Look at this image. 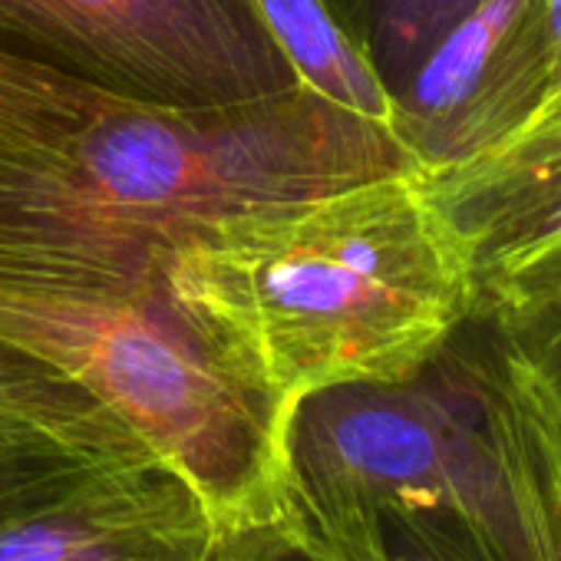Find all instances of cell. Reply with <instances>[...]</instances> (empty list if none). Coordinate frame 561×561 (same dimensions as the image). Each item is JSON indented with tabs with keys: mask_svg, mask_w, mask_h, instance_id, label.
<instances>
[{
	"mask_svg": "<svg viewBox=\"0 0 561 561\" xmlns=\"http://www.w3.org/2000/svg\"><path fill=\"white\" fill-rule=\"evenodd\" d=\"M215 531L156 456L73 453L0 482V561H205Z\"/></svg>",
	"mask_w": 561,
	"mask_h": 561,
	"instance_id": "obj_5",
	"label": "cell"
},
{
	"mask_svg": "<svg viewBox=\"0 0 561 561\" xmlns=\"http://www.w3.org/2000/svg\"><path fill=\"white\" fill-rule=\"evenodd\" d=\"M129 103L136 100L0 50V156L60 146L96 116Z\"/></svg>",
	"mask_w": 561,
	"mask_h": 561,
	"instance_id": "obj_10",
	"label": "cell"
},
{
	"mask_svg": "<svg viewBox=\"0 0 561 561\" xmlns=\"http://www.w3.org/2000/svg\"><path fill=\"white\" fill-rule=\"evenodd\" d=\"M277 505L328 561H499L466 518L439 505Z\"/></svg>",
	"mask_w": 561,
	"mask_h": 561,
	"instance_id": "obj_8",
	"label": "cell"
},
{
	"mask_svg": "<svg viewBox=\"0 0 561 561\" xmlns=\"http://www.w3.org/2000/svg\"><path fill=\"white\" fill-rule=\"evenodd\" d=\"M0 341L103 403L156 459L234 522L277 505L280 403L234 377L172 308L139 298H60L0 285Z\"/></svg>",
	"mask_w": 561,
	"mask_h": 561,
	"instance_id": "obj_3",
	"label": "cell"
},
{
	"mask_svg": "<svg viewBox=\"0 0 561 561\" xmlns=\"http://www.w3.org/2000/svg\"><path fill=\"white\" fill-rule=\"evenodd\" d=\"M479 321L502 347H508L528 374L545 387L561 413V285L541 298L492 311Z\"/></svg>",
	"mask_w": 561,
	"mask_h": 561,
	"instance_id": "obj_13",
	"label": "cell"
},
{
	"mask_svg": "<svg viewBox=\"0 0 561 561\" xmlns=\"http://www.w3.org/2000/svg\"><path fill=\"white\" fill-rule=\"evenodd\" d=\"M548 21L554 34V50H558V77H561V0H548Z\"/></svg>",
	"mask_w": 561,
	"mask_h": 561,
	"instance_id": "obj_16",
	"label": "cell"
},
{
	"mask_svg": "<svg viewBox=\"0 0 561 561\" xmlns=\"http://www.w3.org/2000/svg\"><path fill=\"white\" fill-rule=\"evenodd\" d=\"M472 274V318L561 285V87L492 152L420 172Z\"/></svg>",
	"mask_w": 561,
	"mask_h": 561,
	"instance_id": "obj_7",
	"label": "cell"
},
{
	"mask_svg": "<svg viewBox=\"0 0 561 561\" xmlns=\"http://www.w3.org/2000/svg\"><path fill=\"white\" fill-rule=\"evenodd\" d=\"M73 453H96V456H113L90 449L70 436H60L27 416H18L11 410H0V482L24 476L31 469H41L54 459L73 456Z\"/></svg>",
	"mask_w": 561,
	"mask_h": 561,
	"instance_id": "obj_15",
	"label": "cell"
},
{
	"mask_svg": "<svg viewBox=\"0 0 561 561\" xmlns=\"http://www.w3.org/2000/svg\"><path fill=\"white\" fill-rule=\"evenodd\" d=\"M254 8L308 90L393 129L387 90L344 37L324 0H254Z\"/></svg>",
	"mask_w": 561,
	"mask_h": 561,
	"instance_id": "obj_9",
	"label": "cell"
},
{
	"mask_svg": "<svg viewBox=\"0 0 561 561\" xmlns=\"http://www.w3.org/2000/svg\"><path fill=\"white\" fill-rule=\"evenodd\" d=\"M558 87L548 0H482L390 96L393 133L420 172L453 169L512 139Z\"/></svg>",
	"mask_w": 561,
	"mask_h": 561,
	"instance_id": "obj_6",
	"label": "cell"
},
{
	"mask_svg": "<svg viewBox=\"0 0 561 561\" xmlns=\"http://www.w3.org/2000/svg\"><path fill=\"white\" fill-rule=\"evenodd\" d=\"M165 295L234 377L280 403L413 377L476 301L420 172L211 221L165 257Z\"/></svg>",
	"mask_w": 561,
	"mask_h": 561,
	"instance_id": "obj_2",
	"label": "cell"
},
{
	"mask_svg": "<svg viewBox=\"0 0 561 561\" xmlns=\"http://www.w3.org/2000/svg\"><path fill=\"white\" fill-rule=\"evenodd\" d=\"M205 561H328L311 538L274 505L234 522H218Z\"/></svg>",
	"mask_w": 561,
	"mask_h": 561,
	"instance_id": "obj_14",
	"label": "cell"
},
{
	"mask_svg": "<svg viewBox=\"0 0 561 561\" xmlns=\"http://www.w3.org/2000/svg\"><path fill=\"white\" fill-rule=\"evenodd\" d=\"M0 50L182 110L301 83L254 0H0Z\"/></svg>",
	"mask_w": 561,
	"mask_h": 561,
	"instance_id": "obj_4",
	"label": "cell"
},
{
	"mask_svg": "<svg viewBox=\"0 0 561 561\" xmlns=\"http://www.w3.org/2000/svg\"><path fill=\"white\" fill-rule=\"evenodd\" d=\"M331 18L393 96L426 50L482 0H324Z\"/></svg>",
	"mask_w": 561,
	"mask_h": 561,
	"instance_id": "obj_11",
	"label": "cell"
},
{
	"mask_svg": "<svg viewBox=\"0 0 561 561\" xmlns=\"http://www.w3.org/2000/svg\"><path fill=\"white\" fill-rule=\"evenodd\" d=\"M420 172L387 123L305 83L228 106L129 103L60 146L0 156V285L139 298L234 211Z\"/></svg>",
	"mask_w": 561,
	"mask_h": 561,
	"instance_id": "obj_1",
	"label": "cell"
},
{
	"mask_svg": "<svg viewBox=\"0 0 561 561\" xmlns=\"http://www.w3.org/2000/svg\"><path fill=\"white\" fill-rule=\"evenodd\" d=\"M0 410L113 456H152L103 403L44 360L0 341Z\"/></svg>",
	"mask_w": 561,
	"mask_h": 561,
	"instance_id": "obj_12",
	"label": "cell"
}]
</instances>
